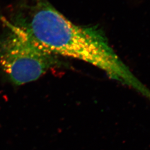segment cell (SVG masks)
<instances>
[{
	"label": "cell",
	"mask_w": 150,
	"mask_h": 150,
	"mask_svg": "<svg viewBox=\"0 0 150 150\" xmlns=\"http://www.w3.org/2000/svg\"><path fill=\"white\" fill-rule=\"evenodd\" d=\"M18 27L54 55L79 59L102 70L110 78L145 95L147 88L134 75L96 27L72 23L47 3L38 1Z\"/></svg>",
	"instance_id": "obj_1"
},
{
	"label": "cell",
	"mask_w": 150,
	"mask_h": 150,
	"mask_svg": "<svg viewBox=\"0 0 150 150\" xmlns=\"http://www.w3.org/2000/svg\"><path fill=\"white\" fill-rule=\"evenodd\" d=\"M56 64L54 55L17 26L0 37V69L16 85L37 80Z\"/></svg>",
	"instance_id": "obj_2"
}]
</instances>
